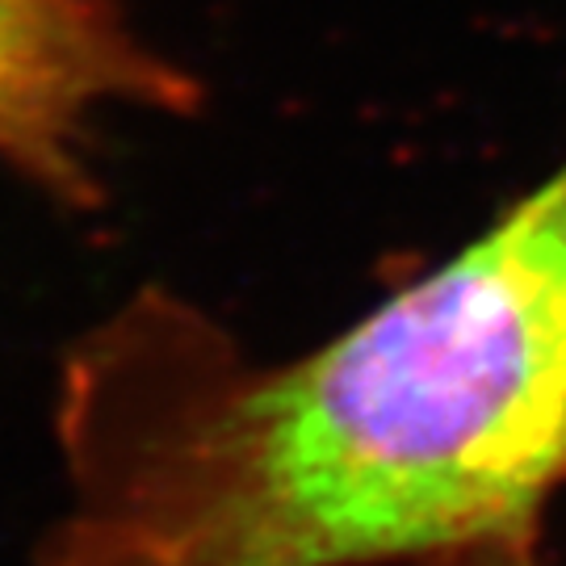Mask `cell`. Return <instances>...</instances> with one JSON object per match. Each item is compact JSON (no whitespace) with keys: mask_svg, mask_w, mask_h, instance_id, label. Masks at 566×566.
<instances>
[{"mask_svg":"<svg viewBox=\"0 0 566 566\" xmlns=\"http://www.w3.org/2000/svg\"><path fill=\"white\" fill-rule=\"evenodd\" d=\"M72 420L51 566H470L525 542L566 483V168L294 361L122 319Z\"/></svg>","mask_w":566,"mask_h":566,"instance_id":"obj_1","label":"cell"},{"mask_svg":"<svg viewBox=\"0 0 566 566\" xmlns=\"http://www.w3.org/2000/svg\"><path fill=\"white\" fill-rule=\"evenodd\" d=\"M198 102L109 0H0V164L55 202H97L105 122Z\"/></svg>","mask_w":566,"mask_h":566,"instance_id":"obj_2","label":"cell"},{"mask_svg":"<svg viewBox=\"0 0 566 566\" xmlns=\"http://www.w3.org/2000/svg\"><path fill=\"white\" fill-rule=\"evenodd\" d=\"M470 566H542V558H537L533 537H525V542H512V546H504V549H491V554H483L479 563H470Z\"/></svg>","mask_w":566,"mask_h":566,"instance_id":"obj_3","label":"cell"}]
</instances>
